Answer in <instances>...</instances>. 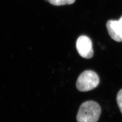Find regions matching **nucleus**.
Masks as SVG:
<instances>
[{
	"label": "nucleus",
	"instance_id": "nucleus-7",
	"mask_svg": "<svg viewBox=\"0 0 122 122\" xmlns=\"http://www.w3.org/2000/svg\"><path fill=\"white\" fill-rule=\"evenodd\" d=\"M118 22L119 23V24H120V25H121V26L122 27V16L120 17V18L119 19V20H118Z\"/></svg>",
	"mask_w": 122,
	"mask_h": 122
},
{
	"label": "nucleus",
	"instance_id": "nucleus-4",
	"mask_svg": "<svg viewBox=\"0 0 122 122\" xmlns=\"http://www.w3.org/2000/svg\"><path fill=\"white\" fill-rule=\"evenodd\" d=\"M106 27L112 39L118 42H122V27L118 20H108L106 23Z\"/></svg>",
	"mask_w": 122,
	"mask_h": 122
},
{
	"label": "nucleus",
	"instance_id": "nucleus-5",
	"mask_svg": "<svg viewBox=\"0 0 122 122\" xmlns=\"http://www.w3.org/2000/svg\"><path fill=\"white\" fill-rule=\"evenodd\" d=\"M51 4L56 6H61L74 3L76 0H45Z\"/></svg>",
	"mask_w": 122,
	"mask_h": 122
},
{
	"label": "nucleus",
	"instance_id": "nucleus-1",
	"mask_svg": "<svg viewBox=\"0 0 122 122\" xmlns=\"http://www.w3.org/2000/svg\"><path fill=\"white\" fill-rule=\"evenodd\" d=\"M100 105L94 101L83 103L79 109L76 116L77 122H97L101 114Z\"/></svg>",
	"mask_w": 122,
	"mask_h": 122
},
{
	"label": "nucleus",
	"instance_id": "nucleus-3",
	"mask_svg": "<svg viewBox=\"0 0 122 122\" xmlns=\"http://www.w3.org/2000/svg\"><path fill=\"white\" fill-rule=\"evenodd\" d=\"M76 48L79 55L83 58L90 59L93 56L92 40L86 35H81L77 39Z\"/></svg>",
	"mask_w": 122,
	"mask_h": 122
},
{
	"label": "nucleus",
	"instance_id": "nucleus-6",
	"mask_svg": "<svg viewBox=\"0 0 122 122\" xmlns=\"http://www.w3.org/2000/svg\"><path fill=\"white\" fill-rule=\"evenodd\" d=\"M117 102L118 107L122 113V89L118 92L117 94Z\"/></svg>",
	"mask_w": 122,
	"mask_h": 122
},
{
	"label": "nucleus",
	"instance_id": "nucleus-2",
	"mask_svg": "<svg viewBox=\"0 0 122 122\" xmlns=\"http://www.w3.org/2000/svg\"><path fill=\"white\" fill-rule=\"evenodd\" d=\"M99 83L100 78L96 72L86 70L79 76L76 87L80 92H88L96 88Z\"/></svg>",
	"mask_w": 122,
	"mask_h": 122
}]
</instances>
